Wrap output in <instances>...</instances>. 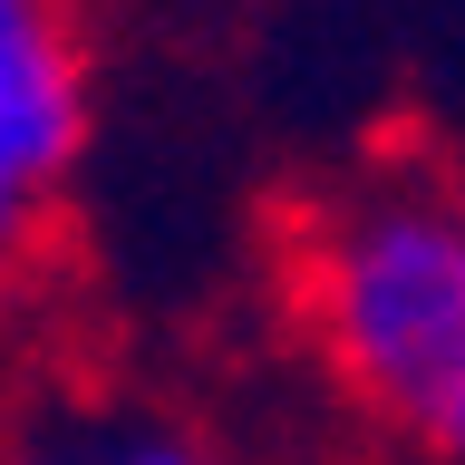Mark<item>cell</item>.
Returning <instances> with one entry per match:
<instances>
[{
    "label": "cell",
    "instance_id": "2",
    "mask_svg": "<svg viewBox=\"0 0 465 465\" xmlns=\"http://www.w3.org/2000/svg\"><path fill=\"white\" fill-rule=\"evenodd\" d=\"M97 145V20L87 0H0V174L49 194Z\"/></svg>",
    "mask_w": 465,
    "mask_h": 465
},
{
    "label": "cell",
    "instance_id": "3",
    "mask_svg": "<svg viewBox=\"0 0 465 465\" xmlns=\"http://www.w3.org/2000/svg\"><path fill=\"white\" fill-rule=\"evenodd\" d=\"M10 465H223L194 427L145 417V407H68L29 436Z\"/></svg>",
    "mask_w": 465,
    "mask_h": 465
},
{
    "label": "cell",
    "instance_id": "4",
    "mask_svg": "<svg viewBox=\"0 0 465 465\" xmlns=\"http://www.w3.org/2000/svg\"><path fill=\"white\" fill-rule=\"evenodd\" d=\"M49 213H58L49 194H29V184H10V174H0V291L20 282L29 262H39V242H49Z\"/></svg>",
    "mask_w": 465,
    "mask_h": 465
},
{
    "label": "cell",
    "instance_id": "1",
    "mask_svg": "<svg viewBox=\"0 0 465 465\" xmlns=\"http://www.w3.org/2000/svg\"><path fill=\"white\" fill-rule=\"evenodd\" d=\"M282 320L311 378L417 465H465V174L369 155L282 213Z\"/></svg>",
    "mask_w": 465,
    "mask_h": 465
}]
</instances>
